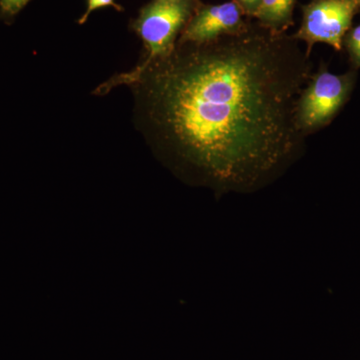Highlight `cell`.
I'll use <instances>...</instances> for the list:
<instances>
[{"mask_svg": "<svg viewBox=\"0 0 360 360\" xmlns=\"http://www.w3.org/2000/svg\"><path fill=\"white\" fill-rule=\"evenodd\" d=\"M314 71L292 35L251 23L176 44L135 82L142 127L175 172L217 193H252L302 155L296 103Z\"/></svg>", "mask_w": 360, "mask_h": 360, "instance_id": "6da1fadb", "label": "cell"}, {"mask_svg": "<svg viewBox=\"0 0 360 360\" xmlns=\"http://www.w3.org/2000/svg\"><path fill=\"white\" fill-rule=\"evenodd\" d=\"M201 4L200 0H151L142 7L131 27L143 42V60L134 70L106 82L99 90L134 84L149 65L172 53L182 30Z\"/></svg>", "mask_w": 360, "mask_h": 360, "instance_id": "7a4b0ae2", "label": "cell"}, {"mask_svg": "<svg viewBox=\"0 0 360 360\" xmlns=\"http://www.w3.org/2000/svg\"><path fill=\"white\" fill-rule=\"evenodd\" d=\"M357 80V70L335 75L321 63L312 73L296 103V122L305 136L333 122L349 101Z\"/></svg>", "mask_w": 360, "mask_h": 360, "instance_id": "3957f363", "label": "cell"}, {"mask_svg": "<svg viewBox=\"0 0 360 360\" xmlns=\"http://www.w3.org/2000/svg\"><path fill=\"white\" fill-rule=\"evenodd\" d=\"M302 25L292 37L307 44V56L316 44H328L341 51L343 39L360 13V0H311L302 6Z\"/></svg>", "mask_w": 360, "mask_h": 360, "instance_id": "277c9868", "label": "cell"}, {"mask_svg": "<svg viewBox=\"0 0 360 360\" xmlns=\"http://www.w3.org/2000/svg\"><path fill=\"white\" fill-rule=\"evenodd\" d=\"M251 18H246L236 0L220 4H201L180 34L177 44H202L227 35L245 32Z\"/></svg>", "mask_w": 360, "mask_h": 360, "instance_id": "5b68a950", "label": "cell"}, {"mask_svg": "<svg viewBox=\"0 0 360 360\" xmlns=\"http://www.w3.org/2000/svg\"><path fill=\"white\" fill-rule=\"evenodd\" d=\"M297 0H262L255 22L274 34H285L286 30L295 25L293 11Z\"/></svg>", "mask_w": 360, "mask_h": 360, "instance_id": "8992f818", "label": "cell"}, {"mask_svg": "<svg viewBox=\"0 0 360 360\" xmlns=\"http://www.w3.org/2000/svg\"><path fill=\"white\" fill-rule=\"evenodd\" d=\"M343 49L347 51L352 70H360V23L345 34Z\"/></svg>", "mask_w": 360, "mask_h": 360, "instance_id": "52a82bcc", "label": "cell"}, {"mask_svg": "<svg viewBox=\"0 0 360 360\" xmlns=\"http://www.w3.org/2000/svg\"><path fill=\"white\" fill-rule=\"evenodd\" d=\"M104 7H113L117 11H124L120 4H116L115 0H86V11L84 15L78 20V25H84L89 20L90 14L97 9L104 8Z\"/></svg>", "mask_w": 360, "mask_h": 360, "instance_id": "ba28073f", "label": "cell"}, {"mask_svg": "<svg viewBox=\"0 0 360 360\" xmlns=\"http://www.w3.org/2000/svg\"><path fill=\"white\" fill-rule=\"evenodd\" d=\"M30 0H0V15L11 18L16 15Z\"/></svg>", "mask_w": 360, "mask_h": 360, "instance_id": "9c48e42d", "label": "cell"}, {"mask_svg": "<svg viewBox=\"0 0 360 360\" xmlns=\"http://www.w3.org/2000/svg\"><path fill=\"white\" fill-rule=\"evenodd\" d=\"M236 1L243 9L246 18L253 20L262 0H236Z\"/></svg>", "mask_w": 360, "mask_h": 360, "instance_id": "30bf717a", "label": "cell"}]
</instances>
